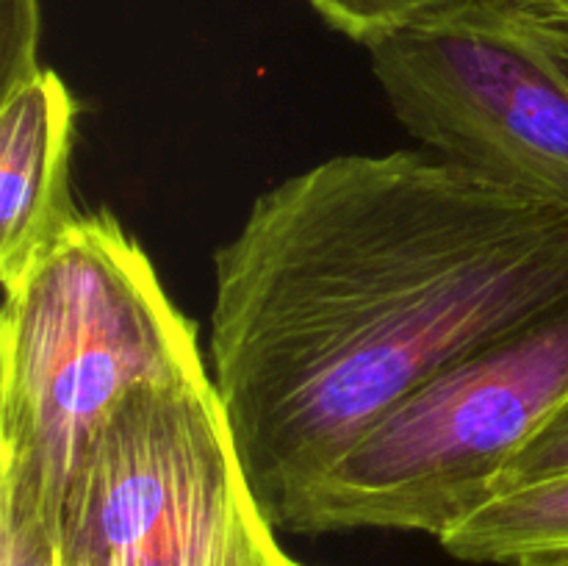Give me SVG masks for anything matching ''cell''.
I'll use <instances>...</instances> for the list:
<instances>
[{
  "instance_id": "6da1fadb",
  "label": "cell",
  "mask_w": 568,
  "mask_h": 566,
  "mask_svg": "<svg viewBox=\"0 0 568 566\" xmlns=\"http://www.w3.org/2000/svg\"><path fill=\"white\" fill-rule=\"evenodd\" d=\"M568 303V211L419 150L258 194L214 255L209 370L272 525L394 405Z\"/></svg>"
},
{
  "instance_id": "7a4b0ae2",
  "label": "cell",
  "mask_w": 568,
  "mask_h": 566,
  "mask_svg": "<svg viewBox=\"0 0 568 566\" xmlns=\"http://www.w3.org/2000/svg\"><path fill=\"white\" fill-rule=\"evenodd\" d=\"M3 292L0 488L53 522L61 488L105 416L133 388L200 375L209 361L194 322L109 211L78 216Z\"/></svg>"
},
{
  "instance_id": "3957f363",
  "label": "cell",
  "mask_w": 568,
  "mask_h": 566,
  "mask_svg": "<svg viewBox=\"0 0 568 566\" xmlns=\"http://www.w3.org/2000/svg\"><path fill=\"white\" fill-rule=\"evenodd\" d=\"M568 397V303L455 361L394 405L277 516V530L442 538Z\"/></svg>"
},
{
  "instance_id": "277c9868",
  "label": "cell",
  "mask_w": 568,
  "mask_h": 566,
  "mask_svg": "<svg viewBox=\"0 0 568 566\" xmlns=\"http://www.w3.org/2000/svg\"><path fill=\"white\" fill-rule=\"evenodd\" d=\"M53 527L59 566H300L211 370L133 388L72 466Z\"/></svg>"
},
{
  "instance_id": "5b68a950",
  "label": "cell",
  "mask_w": 568,
  "mask_h": 566,
  "mask_svg": "<svg viewBox=\"0 0 568 566\" xmlns=\"http://www.w3.org/2000/svg\"><path fill=\"white\" fill-rule=\"evenodd\" d=\"M366 50L394 117L427 153L568 211V78L510 0H464Z\"/></svg>"
},
{
  "instance_id": "8992f818",
  "label": "cell",
  "mask_w": 568,
  "mask_h": 566,
  "mask_svg": "<svg viewBox=\"0 0 568 566\" xmlns=\"http://www.w3.org/2000/svg\"><path fill=\"white\" fill-rule=\"evenodd\" d=\"M75 114L70 87L48 67L0 94L3 286L20 281L81 216L70 189Z\"/></svg>"
},
{
  "instance_id": "52a82bcc",
  "label": "cell",
  "mask_w": 568,
  "mask_h": 566,
  "mask_svg": "<svg viewBox=\"0 0 568 566\" xmlns=\"http://www.w3.org/2000/svg\"><path fill=\"white\" fill-rule=\"evenodd\" d=\"M438 544L469 564L568 555V472L491 494Z\"/></svg>"
},
{
  "instance_id": "ba28073f",
  "label": "cell",
  "mask_w": 568,
  "mask_h": 566,
  "mask_svg": "<svg viewBox=\"0 0 568 566\" xmlns=\"http://www.w3.org/2000/svg\"><path fill=\"white\" fill-rule=\"evenodd\" d=\"M333 31L353 42L375 44L436 11L458 6L464 0H305Z\"/></svg>"
},
{
  "instance_id": "9c48e42d",
  "label": "cell",
  "mask_w": 568,
  "mask_h": 566,
  "mask_svg": "<svg viewBox=\"0 0 568 566\" xmlns=\"http://www.w3.org/2000/svg\"><path fill=\"white\" fill-rule=\"evenodd\" d=\"M0 566H59L50 516L9 488H0Z\"/></svg>"
},
{
  "instance_id": "30bf717a",
  "label": "cell",
  "mask_w": 568,
  "mask_h": 566,
  "mask_svg": "<svg viewBox=\"0 0 568 566\" xmlns=\"http://www.w3.org/2000/svg\"><path fill=\"white\" fill-rule=\"evenodd\" d=\"M39 39L42 0H0V94L44 70Z\"/></svg>"
},
{
  "instance_id": "8fae6325",
  "label": "cell",
  "mask_w": 568,
  "mask_h": 566,
  "mask_svg": "<svg viewBox=\"0 0 568 566\" xmlns=\"http://www.w3.org/2000/svg\"><path fill=\"white\" fill-rule=\"evenodd\" d=\"M560 472H568V397L544 422L541 431L510 458L503 477H499L497 492L510 486H521V483L541 481V477L560 475Z\"/></svg>"
},
{
  "instance_id": "7c38bea8",
  "label": "cell",
  "mask_w": 568,
  "mask_h": 566,
  "mask_svg": "<svg viewBox=\"0 0 568 566\" xmlns=\"http://www.w3.org/2000/svg\"><path fill=\"white\" fill-rule=\"evenodd\" d=\"M510 11H514L521 31H525L568 78V6L541 3V0H510Z\"/></svg>"
},
{
  "instance_id": "4fadbf2b",
  "label": "cell",
  "mask_w": 568,
  "mask_h": 566,
  "mask_svg": "<svg viewBox=\"0 0 568 566\" xmlns=\"http://www.w3.org/2000/svg\"><path fill=\"white\" fill-rule=\"evenodd\" d=\"M508 566H568V555H541V558H521Z\"/></svg>"
},
{
  "instance_id": "5bb4252c",
  "label": "cell",
  "mask_w": 568,
  "mask_h": 566,
  "mask_svg": "<svg viewBox=\"0 0 568 566\" xmlns=\"http://www.w3.org/2000/svg\"><path fill=\"white\" fill-rule=\"evenodd\" d=\"M541 3H566L568 6V0H541Z\"/></svg>"
}]
</instances>
